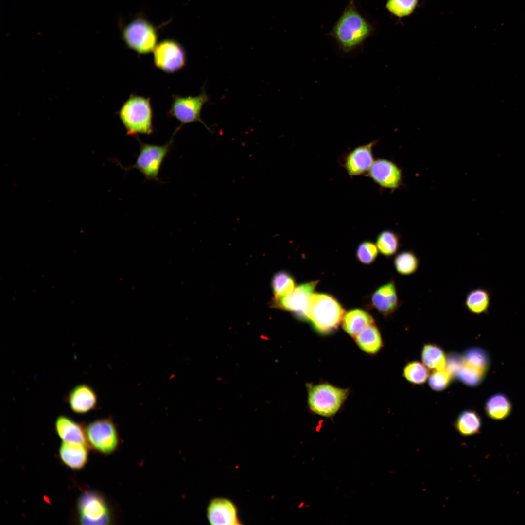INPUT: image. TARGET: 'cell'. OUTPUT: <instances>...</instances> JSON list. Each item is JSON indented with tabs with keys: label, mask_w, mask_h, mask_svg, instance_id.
I'll return each mask as SVG.
<instances>
[{
	"label": "cell",
	"mask_w": 525,
	"mask_h": 525,
	"mask_svg": "<svg viewBox=\"0 0 525 525\" xmlns=\"http://www.w3.org/2000/svg\"><path fill=\"white\" fill-rule=\"evenodd\" d=\"M117 114L128 136L149 135L154 132L153 109L149 97L131 94Z\"/></svg>",
	"instance_id": "cell-1"
},
{
	"label": "cell",
	"mask_w": 525,
	"mask_h": 525,
	"mask_svg": "<svg viewBox=\"0 0 525 525\" xmlns=\"http://www.w3.org/2000/svg\"><path fill=\"white\" fill-rule=\"evenodd\" d=\"M77 519L82 525H110L115 521L112 506L101 493L86 490L78 498Z\"/></svg>",
	"instance_id": "cell-4"
},
{
	"label": "cell",
	"mask_w": 525,
	"mask_h": 525,
	"mask_svg": "<svg viewBox=\"0 0 525 525\" xmlns=\"http://www.w3.org/2000/svg\"><path fill=\"white\" fill-rule=\"evenodd\" d=\"M421 358L424 365L432 371L445 368L447 355L443 349L436 344H424L421 351Z\"/></svg>",
	"instance_id": "cell-24"
},
{
	"label": "cell",
	"mask_w": 525,
	"mask_h": 525,
	"mask_svg": "<svg viewBox=\"0 0 525 525\" xmlns=\"http://www.w3.org/2000/svg\"><path fill=\"white\" fill-rule=\"evenodd\" d=\"M88 447L104 455L117 451L120 444L119 434L111 417L95 420L85 426Z\"/></svg>",
	"instance_id": "cell-6"
},
{
	"label": "cell",
	"mask_w": 525,
	"mask_h": 525,
	"mask_svg": "<svg viewBox=\"0 0 525 525\" xmlns=\"http://www.w3.org/2000/svg\"><path fill=\"white\" fill-rule=\"evenodd\" d=\"M393 264L399 274L405 276H410L418 270L420 260L412 250H404L395 256Z\"/></svg>",
	"instance_id": "cell-26"
},
{
	"label": "cell",
	"mask_w": 525,
	"mask_h": 525,
	"mask_svg": "<svg viewBox=\"0 0 525 525\" xmlns=\"http://www.w3.org/2000/svg\"><path fill=\"white\" fill-rule=\"evenodd\" d=\"M121 35L126 46L140 55L153 51L158 38L156 27L142 17H137L126 25Z\"/></svg>",
	"instance_id": "cell-7"
},
{
	"label": "cell",
	"mask_w": 525,
	"mask_h": 525,
	"mask_svg": "<svg viewBox=\"0 0 525 525\" xmlns=\"http://www.w3.org/2000/svg\"><path fill=\"white\" fill-rule=\"evenodd\" d=\"M400 240L399 234L390 230H385L378 234L376 245L383 255L390 257L395 255L400 249Z\"/></svg>",
	"instance_id": "cell-27"
},
{
	"label": "cell",
	"mask_w": 525,
	"mask_h": 525,
	"mask_svg": "<svg viewBox=\"0 0 525 525\" xmlns=\"http://www.w3.org/2000/svg\"><path fill=\"white\" fill-rule=\"evenodd\" d=\"M318 282L311 281L295 287L287 296L273 299L272 307L293 312L297 318L306 320L310 298Z\"/></svg>",
	"instance_id": "cell-11"
},
{
	"label": "cell",
	"mask_w": 525,
	"mask_h": 525,
	"mask_svg": "<svg viewBox=\"0 0 525 525\" xmlns=\"http://www.w3.org/2000/svg\"><path fill=\"white\" fill-rule=\"evenodd\" d=\"M462 355L463 363L472 369L486 376L490 367V357L483 348L473 347L466 350Z\"/></svg>",
	"instance_id": "cell-23"
},
{
	"label": "cell",
	"mask_w": 525,
	"mask_h": 525,
	"mask_svg": "<svg viewBox=\"0 0 525 525\" xmlns=\"http://www.w3.org/2000/svg\"><path fill=\"white\" fill-rule=\"evenodd\" d=\"M378 249L376 245L370 241L362 242L356 250V257L361 263L369 264L372 263L377 257Z\"/></svg>",
	"instance_id": "cell-33"
},
{
	"label": "cell",
	"mask_w": 525,
	"mask_h": 525,
	"mask_svg": "<svg viewBox=\"0 0 525 525\" xmlns=\"http://www.w3.org/2000/svg\"><path fill=\"white\" fill-rule=\"evenodd\" d=\"M353 338L358 346L368 354L378 353L383 346L381 333L375 323L365 328Z\"/></svg>",
	"instance_id": "cell-21"
},
{
	"label": "cell",
	"mask_w": 525,
	"mask_h": 525,
	"mask_svg": "<svg viewBox=\"0 0 525 525\" xmlns=\"http://www.w3.org/2000/svg\"><path fill=\"white\" fill-rule=\"evenodd\" d=\"M453 379L445 368L438 371H433L428 377V385L435 391H442L447 389L451 385Z\"/></svg>",
	"instance_id": "cell-31"
},
{
	"label": "cell",
	"mask_w": 525,
	"mask_h": 525,
	"mask_svg": "<svg viewBox=\"0 0 525 525\" xmlns=\"http://www.w3.org/2000/svg\"><path fill=\"white\" fill-rule=\"evenodd\" d=\"M87 444L62 442L58 454L61 462L73 470L84 468L88 459V447Z\"/></svg>",
	"instance_id": "cell-17"
},
{
	"label": "cell",
	"mask_w": 525,
	"mask_h": 525,
	"mask_svg": "<svg viewBox=\"0 0 525 525\" xmlns=\"http://www.w3.org/2000/svg\"><path fill=\"white\" fill-rule=\"evenodd\" d=\"M156 67L167 73H174L186 65V53L179 42L172 39L161 40L153 51Z\"/></svg>",
	"instance_id": "cell-10"
},
{
	"label": "cell",
	"mask_w": 525,
	"mask_h": 525,
	"mask_svg": "<svg viewBox=\"0 0 525 525\" xmlns=\"http://www.w3.org/2000/svg\"><path fill=\"white\" fill-rule=\"evenodd\" d=\"M370 25L356 11L353 4L347 7L336 23L331 34L344 52L360 46L369 35Z\"/></svg>",
	"instance_id": "cell-2"
},
{
	"label": "cell",
	"mask_w": 525,
	"mask_h": 525,
	"mask_svg": "<svg viewBox=\"0 0 525 525\" xmlns=\"http://www.w3.org/2000/svg\"><path fill=\"white\" fill-rule=\"evenodd\" d=\"M402 375L410 383L414 385L424 384L429 376V369L418 361L408 362L403 367Z\"/></svg>",
	"instance_id": "cell-29"
},
{
	"label": "cell",
	"mask_w": 525,
	"mask_h": 525,
	"mask_svg": "<svg viewBox=\"0 0 525 525\" xmlns=\"http://www.w3.org/2000/svg\"><path fill=\"white\" fill-rule=\"evenodd\" d=\"M207 518L211 525H240L236 506L230 500L216 498L212 499L207 508Z\"/></svg>",
	"instance_id": "cell-16"
},
{
	"label": "cell",
	"mask_w": 525,
	"mask_h": 525,
	"mask_svg": "<svg viewBox=\"0 0 525 525\" xmlns=\"http://www.w3.org/2000/svg\"><path fill=\"white\" fill-rule=\"evenodd\" d=\"M65 401L70 409L78 414H84L96 409L98 405L96 392L89 385L81 384L71 389Z\"/></svg>",
	"instance_id": "cell-14"
},
{
	"label": "cell",
	"mask_w": 525,
	"mask_h": 525,
	"mask_svg": "<svg viewBox=\"0 0 525 525\" xmlns=\"http://www.w3.org/2000/svg\"><path fill=\"white\" fill-rule=\"evenodd\" d=\"M366 175L381 188L391 191L403 184L401 168L392 160L385 158L375 160Z\"/></svg>",
	"instance_id": "cell-12"
},
{
	"label": "cell",
	"mask_w": 525,
	"mask_h": 525,
	"mask_svg": "<svg viewBox=\"0 0 525 525\" xmlns=\"http://www.w3.org/2000/svg\"><path fill=\"white\" fill-rule=\"evenodd\" d=\"M180 128L179 126L178 127L168 142L162 145L143 143L137 137L140 147L136 161L133 165L124 169L128 171L136 169L144 176L146 179L159 182L158 175L161 166L171 150L175 135Z\"/></svg>",
	"instance_id": "cell-8"
},
{
	"label": "cell",
	"mask_w": 525,
	"mask_h": 525,
	"mask_svg": "<svg viewBox=\"0 0 525 525\" xmlns=\"http://www.w3.org/2000/svg\"><path fill=\"white\" fill-rule=\"evenodd\" d=\"M455 430L463 437L479 434L482 427L480 416L475 410L466 409L461 412L453 422Z\"/></svg>",
	"instance_id": "cell-20"
},
{
	"label": "cell",
	"mask_w": 525,
	"mask_h": 525,
	"mask_svg": "<svg viewBox=\"0 0 525 525\" xmlns=\"http://www.w3.org/2000/svg\"><path fill=\"white\" fill-rule=\"evenodd\" d=\"M490 303V292L483 288L471 290L467 294L464 302L467 310L476 315L486 313L489 309Z\"/></svg>",
	"instance_id": "cell-25"
},
{
	"label": "cell",
	"mask_w": 525,
	"mask_h": 525,
	"mask_svg": "<svg viewBox=\"0 0 525 525\" xmlns=\"http://www.w3.org/2000/svg\"><path fill=\"white\" fill-rule=\"evenodd\" d=\"M486 376L472 369L463 364L457 372L455 379L469 387H475L480 385Z\"/></svg>",
	"instance_id": "cell-32"
},
{
	"label": "cell",
	"mask_w": 525,
	"mask_h": 525,
	"mask_svg": "<svg viewBox=\"0 0 525 525\" xmlns=\"http://www.w3.org/2000/svg\"><path fill=\"white\" fill-rule=\"evenodd\" d=\"M417 3L418 0H387L386 7L394 15L402 17L411 14Z\"/></svg>",
	"instance_id": "cell-30"
},
{
	"label": "cell",
	"mask_w": 525,
	"mask_h": 525,
	"mask_svg": "<svg viewBox=\"0 0 525 525\" xmlns=\"http://www.w3.org/2000/svg\"><path fill=\"white\" fill-rule=\"evenodd\" d=\"M377 142L376 140L357 146L346 154L343 166L350 176L368 173L375 161L372 150Z\"/></svg>",
	"instance_id": "cell-13"
},
{
	"label": "cell",
	"mask_w": 525,
	"mask_h": 525,
	"mask_svg": "<svg viewBox=\"0 0 525 525\" xmlns=\"http://www.w3.org/2000/svg\"><path fill=\"white\" fill-rule=\"evenodd\" d=\"M512 408V403L508 396L498 393L491 395L487 400L484 410L489 418L501 420L510 416Z\"/></svg>",
	"instance_id": "cell-22"
},
{
	"label": "cell",
	"mask_w": 525,
	"mask_h": 525,
	"mask_svg": "<svg viewBox=\"0 0 525 525\" xmlns=\"http://www.w3.org/2000/svg\"><path fill=\"white\" fill-rule=\"evenodd\" d=\"M341 322L344 330L353 338L365 328L375 323L369 313L359 309L345 313Z\"/></svg>",
	"instance_id": "cell-19"
},
{
	"label": "cell",
	"mask_w": 525,
	"mask_h": 525,
	"mask_svg": "<svg viewBox=\"0 0 525 525\" xmlns=\"http://www.w3.org/2000/svg\"><path fill=\"white\" fill-rule=\"evenodd\" d=\"M463 364V357L458 353L452 352L447 355L445 369L452 376L453 380Z\"/></svg>",
	"instance_id": "cell-34"
},
{
	"label": "cell",
	"mask_w": 525,
	"mask_h": 525,
	"mask_svg": "<svg viewBox=\"0 0 525 525\" xmlns=\"http://www.w3.org/2000/svg\"><path fill=\"white\" fill-rule=\"evenodd\" d=\"M372 306L385 317L391 315L401 306L393 280L379 287L371 296Z\"/></svg>",
	"instance_id": "cell-15"
},
{
	"label": "cell",
	"mask_w": 525,
	"mask_h": 525,
	"mask_svg": "<svg viewBox=\"0 0 525 525\" xmlns=\"http://www.w3.org/2000/svg\"><path fill=\"white\" fill-rule=\"evenodd\" d=\"M209 100L210 98L204 88L195 96L182 97L173 95L172 104L167 115L179 121L181 128L185 124L198 122L210 131L201 118V110Z\"/></svg>",
	"instance_id": "cell-9"
},
{
	"label": "cell",
	"mask_w": 525,
	"mask_h": 525,
	"mask_svg": "<svg viewBox=\"0 0 525 525\" xmlns=\"http://www.w3.org/2000/svg\"><path fill=\"white\" fill-rule=\"evenodd\" d=\"M271 286L274 297L279 299L284 297L291 293L295 288V282L293 277L287 272L280 271L273 276Z\"/></svg>",
	"instance_id": "cell-28"
},
{
	"label": "cell",
	"mask_w": 525,
	"mask_h": 525,
	"mask_svg": "<svg viewBox=\"0 0 525 525\" xmlns=\"http://www.w3.org/2000/svg\"><path fill=\"white\" fill-rule=\"evenodd\" d=\"M54 428L62 442L87 444L85 427L67 416H58L54 422Z\"/></svg>",
	"instance_id": "cell-18"
},
{
	"label": "cell",
	"mask_w": 525,
	"mask_h": 525,
	"mask_svg": "<svg viewBox=\"0 0 525 525\" xmlns=\"http://www.w3.org/2000/svg\"><path fill=\"white\" fill-rule=\"evenodd\" d=\"M308 404L311 411L321 416L330 417L340 409L347 398L349 390L328 383L308 385Z\"/></svg>",
	"instance_id": "cell-5"
},
{
	"label": "cell",
	"mask_w": 525,
	"mask_h": 525,
	"mask_svg": "<svg viewBox=\"0 0 525 525\" xmlns=\"http://www.w3.org/2000/svg\"><path fill=\"white\" fill-rule=\"evenodd\" d=\"M344 313L343 308L333 297L314 293L310 298L306 320L310 321L318 332L327 334L337 329Z\"/></svg>",
	"instance_id": "cell-3"
}]
</instances>
